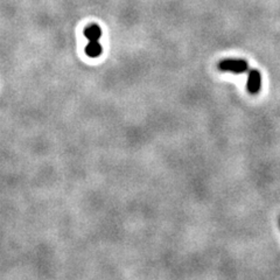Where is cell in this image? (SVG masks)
Segmentation results:
<instances>
[{
    "mask_svg": "<svg viewBox=\"0 0 280 280\" xmlns=\"http://www.w3.org/2000/svg\"><path fill=\"white\" fill-rule=\"evenodd\" d=\"M247 91L252 95H257L262 89V74L257 69L251 70L247 75Z\"/></svg>",
    "mask_w": 280,
    "mask_h": 280,
    "instance_id": "2",
    "label": "cell"
},
{
    "mask_svg": "<svg viewBox=\"0 0 280 280\" xmlns=\"http://www.w3.org/2000/svg\"><path fill=\"white\" fill-rule=\"evenodd\" d=\"M84 35L89 41H98L102 37V30L96 23H91L84 30Z\"/></svg>",
    "mask_w": 280,
    "mask_h": 280,
    "instance_id": "3",
    "label": "cell"
},
{
    "mask_svg": "<svg viewBox=\"0 0 280 280\" xmlns=\"http://www.w3.org/2000/svg\"><path fill=\"white\" fill-rule=\"evenodd\" d=\"M247 67H249V63L242 59H226L218 63L219 70L229 71V73L234 74L245 73Z\"/></svg>",
    "mask_w": 280,
    "mask_h": 280,
    "instance_id": "1",
    "label": "cell"
},
{
    "mask_svg": "<svg viewBox=\"0 0 280 280\" xmlns=\"http://www.w3.org/2000/svg\"><path fill=\"white\" fill-rule=\"evenodd\" d=\"M103 51V48L101 43L98 41H89V43L86 46V54L91 59L99 58Z\"/></svg>",
    "mask_w": 280,
    "mask_h": 280,
    "instance_id": "4",
    "label": "cell"
}]
</instances>
